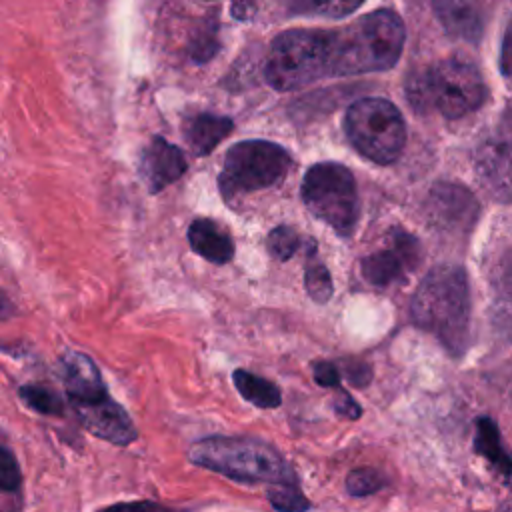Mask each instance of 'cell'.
Here are the masks:
<instances>
[{
    "label": "cell",
    "instance_id": "obj_13",
    "mask_svg": "<svg viewBox=\"0 0 512 512\" xmlns=\"http://www.w3.org/2000/svg\"><path fill=\"white\" fill-rule=\"evenodd\" d=\"M186 158L182 150L162 136H154L142 152V176L152 194L164 190L186 172Z\"/></svg>",
    "mask_w": 512,
    "mask_h": 512
},
{
    "label": "cell",
    "instance_id": "obj_32",
    "mask_svg": "<svg viewBox=\"0 0 512 512\" xmlns=\"http://www.w3.org/2000/svg\"><path fill=\"white\" fill-rule=\"evenodd\" d=\"M252 2H254V0H234V2H232L234 16H236V18H246V14L252 10Z\"/></svg>",
    "mask_w": 512,
    "mask_h": 512
},
{
    "label": "cell",
    "instance_id": "obj_30",
    "mask_svg": "<svg viewBox=\"0 0 512 512\" xmlns=\"http://www.w3.org/2000/svg\"><path fill=\"white\" fill-rule=\"evenodd\" d=\"M350 366L346 368V378L356 384V386H364L370 382L372 374H370V366L362 364V362H356V360H348Z\"/></svg>",
    "mask_w": 512,
    "mask_h": 512
},
{
    "label": "cell",
    "instance_id": "obj_23",
    "mask_svg": "<svg viewBox=\"0 0 512 512\" xmlns=\"http://www.w3.org/2000/svg\"><path fill=\"white\" fill-rule=\"evenodd\" d=\"M22 402L40 412V414H52V416H60L64 412V404H62V398L52 392L50 388H44V386H38V384H26L18 390Z\"/></svg>",
    "mask_w": 512,
    "mask_h": 512
},
{
    "label": "cell",
    "instance_id": "obj_29",
    "mask_svg": "<svg viewBox=\"0 0 512 512\" xmlns=\"http://www.w3.org/2000/svg\"><path fill=\"white\" fill-rule=\"evenodd\" d=\"M334 410L340 414V416H346V418H360L362 414V408L358 406V402L346 392V390H338L336 398H334Z\"/></svg>",
    "mask_w": 512,
    "mask_h": 512
},
{
    "label": "cell",
    "instance_id": "obj_15",
    "mask_svg": "<svg viewBox=\"0 0 512 512\" xmlns=\"http://www.w3.org/2000/svg\"><path fill=\"white\" fill-rule=\"evenodd\" d=\"M432 8L450 36L468 42L482 36L480 0H432Z\"/></svg>",
    "mask_w": 512,
    "mask_h": 512
},
{
    "label": "cell",
    "instance_id": "obj_28",
    "mask_svg": "<svg viewBox=\"0 0 512 512\" xmlns=\"http://www.w3.org/2000/svg\"><path fill=\"white\" fill-rule=\"evenodd\" d=\"M312 374L316 384L324 388H336L340 384V368L334 362H328V360L316 362L312 368Z\"/></svg>",
    "mask_w": 512,
    "mask_h": 512
},
{
    "label": "cell",
    "instance_id": "obj_19",
    "mask_svg": "<svg viewBox=\"0 0 512 512\" xmlns=\"http://www.w3.org/2000/svg\"><path fill=\"white\" fill-rule=\"evenodd\" d=\"M476 450L488 460L492 462L502 474H510L512 472V460L508 458V454L502 448V440L500 434L496 430V424L490 418H480L476 424V440H474Z\"/></svg>",
    "mask_w": 512,
    "mask_h": 512
},
{
    "label": "cell",
    "instance_id": "obj_9",
    "mask_svg": "<svg viewBox=\"0 0 512 512\" xmlns=\"http://www.w3.org/2000/svg\"><path fill=\"white\" fill-rule=\"evenodd\" d=\"M388 242V248L372 252L362 260L364 280L378 288L400 282L406 272H412L420 264L422 256L418 240L400 228H394L390 232Z\"/></svg>",
    "mask_w": 512,
    "mask_h": 512
},
{
    "label": "cell",
    "instance_id": "obj_5",
    "mask_svg": "<svg viewBox=\"0 0 512 512\" xmlns=\"http://www.w3.org/2000/svg\"><path fill=\"white\" fill-rule=\"evenodd\" d=\"M264 76L280 92L298 90L330 76L328 30L294 28L278 34L268 50Z\"/></svg>",
    "mask_w": 512,
    "mask_h": 512
},
{
    "label": "cell",
    "instance_id": "obj_12",
    "mask_svg": "<svg viewBox=\"0 0 512 512\" xmlns=\"http://www.w3.org/2000/svg\"><path fill=\"white\" fill-rule=\"evenodd\" d=\"M58 372L64 382V390L70 404L92 402L108 396V390L102 382L96 364L90 360V356L82 352H64L58 362Z\"/></svg>",
    "mask_w": 512,
    "mask_h": 512
},
{
    "label": "cell",
    "instance_id": "obj_10",
    "mask_svg": "<svg viewBox=\"0 0 512 512\" xmlns=\"http://www.w3.org/2000/svg\"><path fill=\"white\" fill-rule=\"evenodd\" d=\"M428 220L446 232H466L474 226L478 204L476 198L458 184H436L426 200Z\"/></svg>",
    "mask_w": 512,
    "mask_h": 512
},
{
    "label": "cell",
    "instance_id": "obj_24",
    "mask_svg": "<svg viewBox=\"0 0 512 512\" xmlns=\"http://www.w3.org/2000/svg\"><path fill=\"white\" fill-rule=\"evenodd\" d=\"M268 500L276 510H306L310 502L302 496L296 482H276L268 488Z\"/></svg>",
    "mask_w": 512,
    "mask_h": 512
},
{
    "label": "cell",
    "instance_id": "obj_16",
    "mask_svg": "<svg viewBox=\"0 0 512 512\" xmlns=\"http://www.w3.org/2000/svg\"><path fill=\"white\" fill-rule=\"evenodd\" d=\"M190 248L214 264L230 262L234 256V242L218 222L208 218H196L188 226Z\"/></svg>",
    "mask_w": 512,
    "mask_h": 512
},
{
    "label": "cell",
    "instance_id": "obj_26",
    "mask_svg": "<svg viewBox=\"0 0 512 512\" xmlns=\"http://www.w3.org/2000/svg\"><path fill=\"white\" fill-rule=\"evenodd\" d=\"M384 476L376 468H356L346 478V490L354 498L378 492L384 486Z\"/></svg>",
    "mask_w": 512,
    "mask_h": 512
},
{
    "label": "cell",
    "instance_id": "obj_2",
    "mask_svg": "<svg viewBox=\"0 0 512 512\" xmlns=\"http://www.w3.org/2000/svg\"><path fill=\"white\" fill-rule=\"evenodd\" d=\"M412 320L434 334L450 352L462 354L470 336V288L460 266L432 268L416 288L410 304Z\"/></svg>",
    "mask_w": 512,
    "mask_h": 512
},
{
    "label": "cell",
    "instance_id": "obj_3",
    "mask_svg": "<svg viewBox=\"0 0 512 512\" xmlns=\"http://www.w3.org/2000/svg\"><path fill=\"white\" fill-rule=\"evenodd\" d=\"M196 466L240 482H294V474L274 446L238 436H210L190 448Z\"/></svg>",
    "mask_w": 512,
    "mask_h": 512
},
{
    "label": "cell",
    "instance_id": "obj_8",
    "mask_svg": "<svg viewBox=\"0 0 512 512\" xmlns=\"http://www.w3.org/2000/svg\"><path fill=\"white\" fill-rule=\"evenodd\" d=\"M292 166L290 152L268 140H244L234 144L224 158L218 186L222 198L232 202L240 194L270 188Z\"/></svg>",
    "mask_w": 512,
    "mask_h": 512
},
{
    "label": "cell",
    "instance_id": "obj_11",
    "mask_svg": "<svg viewBox=\"0 0 512 512\" xmlns=\"http://www.w3.org/2000/svg\"><path fill=\"white\" fill-rule=\"evenodd\" d=\"M80 424L94 436L118 444L128 446L136 440L138 432L128 416V412L108 396L92 400V402H78L72 404Z\"/></svg>",
    "mask_w": 512,
    "mask_h": 512
},
{
    "label": "cell",
    "instance_id": "obj_31",
    "mask_svg": "<svg viewBox=\"0 0 512 512\" xmlns=\"http://www.w3.org/2000/svg\"><path fill=\"white\" fill-rule=\"evenodd\" d=\"M502 72L506 76H512V26L506 32L504 46H502Z\"/></svg>",
    "mask_w": 512,
    "mask_h": 512
},
{
    "label": "cell",
    "instance_id": "obj_14",
    "mask_svg": "<svg viewBox=\"0 0 512 512\" xmlns=\"http://www.w3.org/2000/svg\"><path fill=\"white\" fill-rule=\"evenodd\" d=\"M480 184L498 200L512 196V148L502 140L484 142L474 156Z\"/></svg>",
    "mask_w": 512,
    "mask_h": 512
},
{
    "label": "cell",
    "instance_id": "obj_6",
    "mask_svg": "<svg viewBox=\"0 0 512 512\" xmlns=\"http://www.w3.org/2000/svg\"><path fill=\"white\" fill-rule=\"evenodd\" d=\"M302 200L336 234L348 238L358 222V192L352 172L336 162L312 164L302 180Z\"/></svg>",
    "mask_w": 512,
    "mask_h": 512
},
{
    "label": "cell",
    "instance_id": "obj_21",
    "mask_svg": "<svg viewBox=\"0 0 512 512\" xmlns=\"http://www.w3.org/2000/svg\"><path fill=\"white\" fill-rule=\"evenodd\" d=\"M364 0H282L290 14L344 18L352 14Z\"/></svg>",
    "mask_w": 512,
    "mask_h": 512
},
{
    "label": "cell",
    "instance_id": "obj_20",
    "mask_svg": "<svg viewBox=\"0 0 512 512\" xmlns=\"http://www.w3.org/2000/svg\"><path fill=\"white\" fill-rule=\"evenodd\" d=\"M490 278L496 296V316L498 320L512 324V252H506L496 260Z\"/></svg>",
    "mask_w": 512,
    "mask_h": 512
},
{
    "label": "cell",
    "instance_id": "obj_22",
    "mask_svg": "<svg viewBox=\"0 0 512 512\" xmlns=\"http://www.w3.org/2000/svg\"><path fill=\"white\" fill-rule=\"evenodd\" d=\"M304 286H306V292L308 296L318 302V304H324L330 300L332 292H334V286H332V278H330V272L328 268L314 258V246L310 248V254H308V264L304 268Z\"/></svg>",
    "mask_w": 512,
    "mask_h": 512
},
{
    "label": "cell",
    "instance_id": "obj_25",
    "mask_svg": "<svg viewBox=\"0 0 512 512\" xmlns=\"http://www.w3.org/2000/svg\"><path fill=\"white\" fill-rule=\"evenodd\" d=\"M266 244H268V252H270L276 260L284 262V260H288V258L294 256V252H296V250L300 248V244H302V238H300L298 232H296L294 228H290V226H276V228L268 234Z\"/></svg>",
    "mask_w": 512,
    "mask_h": 512
},
{
    "label": "cell",
    "instance_id": "obj_7",
    "mask_svg": "<svg viewBox=\"0 0 512 512\" xmlns=\"http://www.w3.org/2000/svg\"><path fill=\"white\" fill-rule=\"evenodd\" d=\"M344 130L352 146L378 164L394 162L406 142L404 118L384 98L356 100L344 116Z\"/></svg>",
    "mask_w": 512,
    "mask_h": 512
},
{
    "label": "cell",
    "instance_id": "obj_27",
    "mask_svg": "<svg viewBox=\"0 0 512 512\" xmlns=\"http://www.w3.org/2000/svg\"><path fill=\"white\" fill-rule=\"evenodd\" d=\"M20 484V472H18V464L14 454L2 446L0 448V486L4 492H12L16 490Z\"/></svg>",
    "mask_w": 512,
    "mask_h": 512
},
{
    "label": "cell",
    "instance_id": "obj_17",
    "mask_svg": "<svg viewBox=\"0 0 512 512\" xmlns=\"http://www.w3.org/2000/svg\"><path fill=\"white\" fill-rule=\"evenodd\" d=\"M232 128L234 124L230 118L202 112L186 118L182 132L192 154L206 156L232 132Z\"/></svg>",
    "mask_w": 512,
    "mask_h": 512
},
{
    "label": "cell",
    "instance_id": "obj_4",
    "mask_svg": "<svg viewBox=\"0 0 512 512\" xmlns=\"http://www.w3.org/2000/svg\"><path fill=\"white\" fill-rule=\"evenodd\" d=\"M406 94L418 110L434 106L446 118H460L482 106L486 84L474 64L448 58L426 72L414 74L406 84Z\"/></svg>",
    "mask_w": 512,
    "mask_h": 512
},
{
    "label": "cell",
    "instance_id": "obj_1",
    "mask_svg": "<svg viewBox=\"0 0 512 512\" xmlns=\"http://www.w3.org/2000/svg\"><path fill=\"white\" fill-rule=\"evenodd\" d=\"M406 30L400 16L380 8L348 26L328 30L330 76H352L392 68L404 48Z\"/></svg>",
    "mask_w": 512,
    "mask_h": 512
},
{
    "label": "cell",
    "instance_id": "obj_18",
    "mask_svg": "<svg viewBox=\"0 0 512 512\" xmlns=\"http://www.w3.org/2000/svg\"><path fill=\"white\" fill-rule=\"evenodd\" d=\"M234 386L236 390L254 406L258 408H276L282 402V394L278 390V386L262 376H256L248 370H234L232 374Z\"/></svg>",
    "mask_w": 512,
    "mask_h": 512
}]
</instances>
